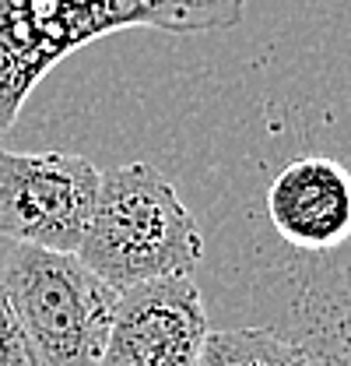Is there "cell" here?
Returning <instances> with one entry per match:
<instances>
[{
  "instance_id": "obj_4",
  "label": "cell",
  "mask_w": 351,
  "mask_h": 366,
  "mask_svg": "<svg viewBox=\"0 0 351 366\" xmlns=\"http://www.w3.org/2000/svg\"><path fill=\"white\" fill-rule=\"evenodd\" d=\"M98 183L102 173L85 155L0 148V236L74 254L91 222Z\"/></svg>"
},
{
  "instance_id": "obj_7",
  "label": "cell",
  "mask_w": 351,
  "mask_h": 366,
  "mask_svg": "<svg viewBox=\"0 0 351 366\" xmlns=\"http://www.w3.org/2000/svg\"><path fill=\"white\" fill-rule=\"evenodd\" d=\"M197 366H327V360L270 327H228L208 331Z\"/></svg>"
},
{
  "instance_id": "obj_6",
  "label": "cell",
  "mask_w": 351,
  "mask_h": 366,
  "mask_svg": "<svg viewBox=\"0 0 351 366\" xmlns=\"http://www.w3.org/2000/svg\"><path fill=\"white\" fill-rule=\"evenodd\" d=\"M267 215L295 250L330 254L351 239V173L330 155H302L274 177Z\"/></svg>"
},
{
  "instance_id": "obj_8",
  "label": "cell",
  "mask_w": 351,
  "mask_h": 366,
  "mask_svg": "<svg viewBox=\"0 0 351 366\" xmlns=\"http://www.w3.org/2000/svg\"><path fill=\"white\" fill-rule=\"evenodd\" d=\"M0 366H39L29 338H25V327L4 289H0Z\"/></svg>"
},
{
  "instance_id": "obj_2",
  "label": "cell",
  "mask_w": 351,
  "mask_h": 366,
  "mask_svg": "<svg viewBox=\"0 0 351 366\" xmlns=\"http://www.w3.org/2000/svg\"><path fill=\"white\" fill-rule=\"evenodd\" d=\"M74 254L113 289H131L190 274L204 254V236L173 183L148 162H131L102 173L91 222Z\"/></svg>"
},
{
  "instance_id": "obj_9",
  "label": "cell",
  "mask_w": 351,
  "mask_h": 366,
  "mask_svg": "<svg viewBox=\"0 0 351 366\" xmlns=\"http://www.w3.org/2000/svg\"><path fill=\"white\" fill-rule=\"evenodd\" d=\"M337 366H351V310L341 327V345H337Z\"/></svg>"
},
{
  "instance_id": "obj_5",
  "label": "cell",
  "mask_w": 351,
  "mask_h": 366,
  "mask_svg": "<svg viewBox=\"0 0 351 366\" xmlns=\"http://www.w3.org/2000/svg\"><path fill=\"white\" fill-rule=\"evenodd\" d=\"M208 310L190 274L151 278L120 289L98 366H197Z\"/></svg>"
},
{
  "instance_id": "obj_3",
  "label": "cell",
  "mask_w": 351,
  "mask_h": 366,
  "mask_svg": "<svg viewBox=\"0 0 351 366\" xmlns=\"http://www.w3.org/2000/svg\"><path fill=\"white\" fill-rule=\"evenodd\" d=\"M0 289L39 366H98L120 289L98 278L78 254L14 243Z\"/></svg>"
},
{
  "instance_id": "obj_1",
  "label": "cell",
  "mask_w": 351,
  "mask_h": 366,
  "mask_svg": "<svg viewBox=\"0 0 351 366\" xmlns=\"http://www.w3.org/2000/svg\"><path fill=\"white\" fill-rule=\"evenodd\" d=\"M246 0H0V137L46 74L74 49L123 29H235Z\"/></svg>"
}]
</instances>
